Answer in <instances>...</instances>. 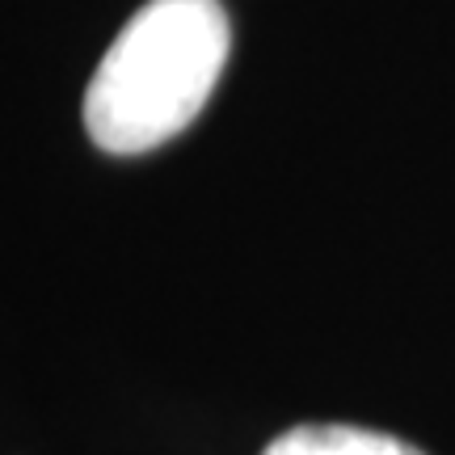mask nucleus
I'll return each instance as SVG.
<instances>
[{
  "mask_svg": "<svg viewBox=\"0 0 455 455\" xmlns=\"http://www.w3.org/2000/svg\"><path fill=\"white\" fill-rule=\"evenodd\" d=\"M232 51L220 0H148L84 89V131L110 156H140L195 123Z\"/></svg>",
  "mask_w": 455,
  "mask_h": 455,
  "instance_id": "f257e3e1",
  "label": "nucleus"
},
{
  "mask_svg": "<svg viewBox=\"0 0 455 455\" xmlns=\"http://www.w3.org/2000/svg\"><path fill=\"white\" fill-rule=\"evenodd\" d=\"M261 455H422L405 439L363 426H295L278 435Z\"/></svg>",
  "mask_w": 455,
  "mask_h": 455,
  "instance_id": "f03ea898",
  "label": "nucleus"
}]
</instances>
